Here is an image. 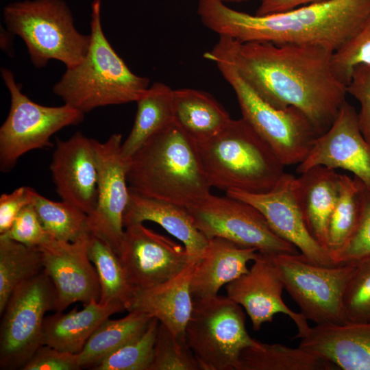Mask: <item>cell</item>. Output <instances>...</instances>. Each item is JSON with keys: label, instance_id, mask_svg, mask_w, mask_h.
<instances>
[{"label": "cell", "instance_id": "1", "mask_svg": "<svg viewBox=\"0 0 370 370\" xmlns=\"http://www.w3.org/2000/svg\"><path fill=\"white\" fill-rule=\"evenodd\" d=\"M334 51L325 42L236 41L234 62L263 99L277 108L299 109L322 134L333 123L347 94L332 69Z\"/></svg>", "mask_w": 370, "mask_h": 370}, {"label": "cell", "instance_id": "2", "mask_svg": "<svg viewBox=\"0 0 370 370\" xmlns=\"http://www.w3.org/2000/svg\"><path fill=\"white\" fill-rule=\"evenodd\" d=\"M202 23L240 43L325 42L340 49L370 18V0H325L265 15L233 10L220 0H199Z\"/></svg>", "mask_w": 370, "mask_h": 370}, {"label": "cell", "instance_id": "3", "mask_svg": "<svg viewBox=\"0 0 370 370\" xmlns=\"http://www.w3.org/2000/svg\"><path fill=\"white\" fill-rule=\"evenodd\" d=\"M129 188L188 207L210 194L197 145L175 122L149 138L127 163Z\"/></svg>", "mask_w": 370, "mask_h": 370}, {"label": "cell", "instance_id": "4", "mask_svg": "<svg viewBox=\"0 0 370 370\" xmlns=\"http://www.w3.org/2000/svg\"><path fill=\"white\" fill-rule=\"evenodd\" d=\"M101 7V0L92 1L86 56L66 69L52 88L64 103L84 114L99 107L136 102L149 86V79L134 73L106 37Z\"/></svg>", "mask_w": 370, "mask_h": 370}, {"label": "cell", "instance_id": "5", "mask_svg": "<svg viewBox=\"0 0 370 370\" xmlns=\"http://www.w3.org/2000/svg\"><path fill=\"white\" fill-rule=\"evenodd\" d=\"M197 145L203 169L212 187L262 193L285 173L270 145L243 119H231L213 137Z\"/></svg>", "mask_w": 370, "mask_h": 370}, {"label": "cell", "instance_id": "6", "mask_svg": "<svg viewBox=\"0 0 370 370\" xmlns=\"http://www.w3.org/2000/svg\"><path fill=\"white\" fill-rule=\"evenodd\" d=\"M236 41L221 36L204 58L214 62L234 90L243 118L270 145L284 166L299 164L310 152L319 130L299 109L277 108L263 99L243 79L234 62Z\"/></svg>", "mask_w": 370, "mask_h": 370}, {"label": "cell", "instance_id": "7", "mask_svg": "<svg viewBox=\"0 0 370 370\" xmlns=\"http://www.w3.org/2000/svg\"><path fill=\"white\" fill-rule=\"evenodd\" d=\"M3 17L6 29L23 40L36 68H44L51 60L72 68L88 51L90 35L77 29L64 0L12 2L3 8Z\"/></svg>", "mask_w": 370, "mask_h": 370}, {"label": "cell", "instance_id": "8", "mask_svg": "<svg viewBox=\"0 0 370 370\" xmlns=\"http://www.w3.org/2000/svg\"><path fill=\"white\" fill-rule=\"evenodd\" d=\"M186 337L201 370H237L241 352L260 344L246 330L242 306L218 295L193 299Z\"/></svg>", "mask_w": 370, "mask_h": 370}, {"label": "cell", "instance_id": "9", "mask_svg": "<svg viewBox=\"0 0 370 370\" xmlns=\"http://www.w3.org/2000/svg\"><path fill=\"white\" fill-rule=\"evenodd\" d=\"M1 75L11 100L9 113L0 127V170L8 173L24 154L51 146L53 134L82 123L85 114L66 103L38 104L22 92V86L12 71L1 68Z\"/></svg>", "mask_w": 370, "mask_h": 370}, {"label": "cell", "instance_id": "10", "mask_svg": "<svg viewBox=\"0 0 370 370\" xmlns=\"http://www.w3.org/2000/svg\"><path fill=\"white\" fill-rule=\"evenodd\" d=\"M271 256L284 288L308 321L316 325L348 323L343 297L354 262L323 266L298 253Z\"/></svg>", "mask_w": 370, "mask_h": 370}, {"label": "cell", "instance_id": "11", "mask_svg": "<svg viewBox=\"0 0 370 370\" xmlns=\"http://www.w3.org/2000/svg\"><path fill=\"white\" fill-rule=\"evenodd\" d=\"M55 306V289L44 270L12 292L1 314V370L21 369L44 345L45 314Z\"/></svg>", "mask_w": 370, "mask_h": 370}, {"label": "cell", "instance_id": "12", "mask_svg": "<svg viewBox=\"0 0 370 370\" xmlns=\"http://www.w3.org/2000/svg\"><path fill=\"white\" fill-rule=\"evenodd\" d=\"M187 208L208 240L223 238L267 254H297V247L275 234L257 208L243 200L210 193Z\"/></svg>", "mask_w": 370, "mask_h": 370}, {"label": "cell", "instance_id": "13", "mask_svg": "<svg viewBox=\"0 0 370 370\" xmlns=\"http://www.w3.org/2000/svg\"><path fill=\"white\" fill-rule=\"evenodd\" d=\"M118 256L134 290L163 283L181 273L194 258L184 245L143 225L125 227Z\"/></svg>", "mask_w": 370, "mask_h": 370}, {"label": "cell", "instance_id": "14", "mask_svg": "<svg viewBox=\"0 0 370 370\" xmlns=\"http://www.w3.org/2000/svg\"><path fill=\"white\" fill-rule=\"evenodd\" d=\"M98 169L97 200L88 215L90 234L108 243L118 254L125 227L123 218L129 202L127 162L121 155L122 135L112 134L100 142L92 138Z\"/></svg>", "mask_w": 370, "mask_h": 370}, {"label": "cell", "instance_id": "15", "mask_svg": "<svg viewBox=\"0 0 370 370\" xmlns=\"http://www.w3.org/2000/svg\"><path fill=\"white\" fill-rule=\"evenodd\" d=\"M248 271L225 285L227 297L241 306L254 331L271 322L278 313L288 316L297 328L294 338H302L310 327L301 312L290 309L282 297L284 283L271 254L258 251Z\"/></svg>", "mask_w": 370, "mask_h": 370}, {"label": "cell", "instance_id": "16", "mask_svg": "<svg viewBox=\"0 0 370 370\" xmlns=\"http://www.w3.org/2000/svg\"><path fill=\"white\" fill-rule=\"evenodd\" d=\"M295 177L285 173L269 191L249 193L236 190L226 195L247 202L264 217L280 237L293 244L309 261L319 265H337L330 253L310 233L293 190Z\"/></svg>", "mask_w": 370, "mask_h": 370}, {"label": "cell", "instance_id": "17", "mask_svg": "<svg viewBox=\"0 0 370 370\" xmlns=\"http://www.w3.org/2000/svg\"><path fill=\"white\" fill-rule=\"evenodd\" d=\"M86 234L74 242L52 239L40 249L44 271L51 280L56 293V312H63L73 303L84 306L99 301L101 286L97 271L87 250Z\"/></svg>", "mask_w": 370, "mask_h": 370}, {"label": "cell", "instance_id": "18", "mask_svg": "<svg viewBox=\"0 0 370 370\" xmlns=\"http://www.w3.org/2000/svg\"><path fill=\"white\" fill-rule=\"evenodd\" d=\"M317 165L350 171L370 188V145L360 130L358 113L347 101L328 130L317 138L297 171L300 174Z\"/></svg>", "mask_w": 370, "mask_h": 370}, {"label": "cell", "instance_id": "19", "mask_svg": "<svg viewBox=\"0 0 370 370\" xmlns=\"http://www.w3.org/2000/svg\"><path fill=\"white\" fill-rule=\"evenodd\" d=\"M49 169L62 200L90 215L96 207L98 186L92 138L79 131L66 140L56 138Z\"/></svg>", "mask_w": 370, "mask_h": 370}, {"label": "cell", "instance_id": "20", "mask_svg": "<svg viewBox=\"0 0 370 370\" xmlns=\"http://www.w3.org/2000/svg\"><path fill=\"white\" fill-rule=\"evenodd\" d=\"M299 346L343 370H370V322L310 327Z\"/></svg>", "mask_w": 370, "mask_h": 370}, {"label": "cell", "instance_id": "21", "mask_svg": "<svg viewBox=\"0 0 370 370\" xmlns=\"http://www.w3.org/2000/svg\"><path fill=\"white\" fill-rule=\"evenodd\" d=\"M199 258L173 278L157 286L135 289L128 312L138 310L156 318L177 337L186 338V327L193 308L192 276Z\"/></svg>", "mask_w": 370, "mask_h": 370}, {"label": "cell", "instance_id": "22", "mask_svg": "<svg viewBox=\"0 0 370 370\" xmlns=\"http://www.w3.org/2000/svg\"><path fill=\"white\" fill-rule=\"evenodd\" d=\"M257 254L255 248L245 247L223 238L209 239L192 276L193 299L218 295L221 286L248 271V262L254 260Z\"/></svg>", "mask_w": 370, "mask_h": 370}, {"label": "cell", "instance_id": "23", "mask_svg": "<svg viewBox=\"0 0 370 370\" xmlns=\"http://www.w3.org/2000/svg\"><path fill=\"white\" fill-rule=\"evenodd\" d=\"M146 221L160 225L181 241L194 258H199L208 245V239L195 226L187 207L145 196L130 188L123 218L124 227Z\"/></svg>", "mask_w": 370, "mask_h": 370}, {"label": "cell", "instance_id": "24", "mask_svg": "<svg viewBox=\"0 0 370 370\" xmlns=\"http://www.w3.org/2000/svg\"><path fill=\"white\" fill-rule=\"evenodd\" d=\"M340 177L335 169L317 165L300 173L293 182L295 196L306 226L328 251L329 221L338 197Z\"/></svg>", "mask_w": 370, "mask_h": 370}, {"label": "cell", "instance_id": "25", "mask_svg": "<svg viewBox=\"0 0 370 370\" xmlns=\"http://www.w3.org/2000/svg\"><path fill=\"white\" fill-rule=\"evenodd\" d=\"M125 310L119 302L101 304L92 300L77 310L56 312L45 318L42 327L44 345L58 350L79 354L102 323L114 314Z\"/></svg>", "mask_w": 370, "mask_h": 370}, {"label": "cell", "instance_id": "26", "mask_svg": "<svg viewBox=\"0 0 370 370\" xmlns=\"http://www.w3.org/2000/svg\"><path fill=\"white\" fill-rule=\"evenodd\" d=\"M175 122L197 144L213 137L232 119L209 93L192 88L173 90Z\"/></svg>", "mask_w": 370, "mask_h": 370}, {"label": "cell", "instance_id": "27", "mask_svg": "<svg viewBox=\"0 0 370 370\" xmlns=\"http://www.w3.org/2000/svg\"><path fill=\"white\" fill-rule=\"evenodd\" d=\"M173 95L168 85L155 82L136 101L133 127L121 145V155L127 163L149 138L174 121Z\"/></svg>", "mask_w": 370, "mask_h": 370}, {"label": "cell", "instance_id": "28", "mask_svg": "<svg viewBox=\"0 0 370 370\" xmlns=\"http://www.w3.org/2000/svg\"><path fill=\"white\" fill-rule=\"evenodd\" d=\"M153 317L138 310H132L119 319L105 320L78 354L81 369H92L106 357L139 336Z\"/></svg>", "mask_w": 370, "mask_h": 370}, {"label": "cell", "instance_id": "29", "mask_svg": "<svg viewBox=\"0 0 370 370\" xmlns=\"http://www.w3.org/2000/svg\"><path fill=\"white\" fill-rule=\"evenodd\" d=\"M334 365L301 346L260 342L244 349L237 370H331Z\"/></svg>", "mask_w": 370, "mask_h": 370}, {"label": "cell", "instance_id": "30", "mask_svg": "<svg viewBox=\"0 0 370 370\" xmlns=\"http://www.w3.org/2000/svg\"><path fill=\"white\" fill-rule=\"evenodd\" d=\"M44 270L39 248L0 235V314L12 292Z\"/></svg>", "mask_w": 370, "mask_h": 370}, {"label": "cell", "instance_id": "31", "mask_svg": "<svg viewBox=\"0 0 370 370\" xmlns=\"http://www.w3.org/2000/svg\"><path fill=\"white\" fill-rule=\"evenodd\" d=\"M87 250L100 283L99 302H119L129 311L134 288L128 281L118 254L108 243L92 234L88 235Z\"/></svg>", "mask_w": 370, "mask_h": 370}, {"label": "cell", "instance_id": "32", "mask_svg": "<svg viewBox=\"0 0 370 370\" xmlns=\"http://www.w3.org/2000/svg\"><path fill=\"white\" fill-rule=\"evenodd\" d=\"M32 204L47 233L54 240L74 242L90 234L88 215L75 206L55 201L34 190Z\"/></svg>", "mask_w": 370, "mask_h": 370}, {"label": "cell", "instance_id": "33", "mask_svg": "<svg viewBox=\"0 0 370 370\" xmlns=\"http://www.w3.org/2000/svg\"><path fill=\"white\" fill-rule=\"evenodd\" d=\"M360 214V180L355 177L341 175L338 197L328 230V249L333 260L354 232Z\"/></svg>", "mask_w": 370, "mask_h": 370}, {"label": "cell", "instance_id": "34", "mask_svg": "<svg viewBox=\"0 0 370 370\" xmlns=\"http://www.w3.org/2000/svg\"><path fill=\"white\" fill-rule=\"evenodd\" d=\"M159 321L152 318L145 332L102 360L93 370H149Z\"/></svg>", "mask_w": 370, "mask_h": 370}, {"label": "cell", "instance_id": "35", "mask_svg": "<svg viewBox=\"0 0 370 370\" xmlns=\"http://www.w3.org/2000/svg\"><path fill=\"white\" fill-rule=\"evenodd\" d=\"M186 338L175 336L159 323L153 358L149 370H200Z\"/></svg>", "mask_w": 370, "mask_h": 370}, {"label": "cell", "instance_id": "36", "mask_svg": "<svg viewBox=\"0 0 370 370\" xmlns=\"http://www.w3.org/2000/svg\"><path fill=\"white\" fill-rule=\"evenodd\" d=\"M343 304L348 322H370V256L354 262Z\"/></svg>", "mask_w": 370, "mask_h": 370}, {"label": "cell", "instance_id": "37", "mask_svg": "<svg viewBox=\"0 0 370 370\" xmlns=\"http://www.w3.org/2000/svg\"><path fill=\"white\" fill-rule=\"evenodd\" d=\"M360 64H370V18L354 37L334 51L332 57V71L345 86L354 68Z\"/></svg>", "mask_w": 370, "mask_h": 370}, {"label": "cell", "instance_id": "38", "mask_svg": "<svg viewBox=\"0 0 370 370\" xmlns=\"http://www.w3.org/2000/svg\"><path fill=\"white\" fill-rule=\"evenodd\" d=\"M360 193L359 221L351 238L334 256L336 264L352 263L370 256V188L360 180Z\"/></svg>", "mask_w": 370, "mask_h": 370}, {"label": "cell", "instance_id": "39", "mask_svg": "<svg viewBox=\"0 0 370 370\" xmlns=\"http://www.w3.org/2000/svg\"><path fill=\"white\" fill-rule=\"evenodd\" d=\"M7 237L30 247L39 248L53 238L43 227L33 205L25 206L18 214Z\"/></svg>", "mask_w": 370, "mask_h": 370}, {"label": "cell", "instance_id": "40", "mask_svg": "<svg viewBox=\"0 0 370 370\" xmlns=\"http://www.w3.org/2000/svg\"><path fill=\"white\" fill-rule=\"evenodd\" d=\"M346 90L360 105L358 113V126L370 145V64H360L354 68Z\"/></svg>", "mask_w": 370, "mask_h": 370}, {"label": "cell", "instance_id": "41", "mask_svg": "<svg viewBox=\"0 0 370 370\" xmlns=\"http://www.w3.org/2000/svg\"><path fill=\"white\" fill-rule=\"evenodd\" d=\"M21 369L78 370L81 369V366L78 354L62 352L49 345H43Z\"/></svg>", "mask_w": 370, "mask_h": 370}, {"label": "cell", "instance_id": "42", "mask_svg": "<svg viewBox=\"0 0 370 370\" xmlns=\"http://www.w3.org/2000/svg\"><path fill=\"white\" fill-rule=\"evenodd\" d=\"M34 189L21 186L0 197V234L7 233L20 212L32 204Z\"/></svg>", "mask_w": 370, "mask_h": 370}, {"label": "cell", "instance_id": "43", "mask_svg": "<svg viewBox=\"0 0 370 370\" xmlns=\"http://www.w3.org/2000/svg\"><path fill=\"white\" fill-rule=\"evenodd\" d=\"M325 0H260L257 15H265L291 10Z\"/></svg>", "mask_w": 370, "mask_h": 370}, {"label": "cell", "instance_id": "44", "mask_svg": "<svg viewBox=\"0 0 370 370\" xmlns=\"http://www.w3.org/2000/svg\"><path fill=\"white\" fill-rule=\"evenodd\" d=\"M12 36L14 35L8 29H5L1 27V47L8 54L12 53Z\"/></svg>", "mask_w": 370, "mask_h": 370}, {"label": "cell", "instance_id": "45", "mask_svg": "<svg viewBox=\"0 0 370 370\" xmlns=\"http://www.w3.org/2000/svg\"><path fill=\"white\" fill-rule=\"evenodd\" d=\"M221 1L226 3H242L244 1H247L249 0H220Z\"/></svg>", "mask_w": 370, "mask_h": 370}]
</instances>
